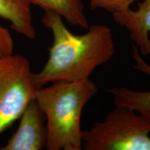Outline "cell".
<instances>
[{"instance_id": "obj_1", "label": "cell", "mask_w": 150, "mask_h": 150, "mask_svg": "<svg viewBox=\"0 0 150 150\" xmlns=\"http://www.w3.org/2000/svg\"><path fill=\"white\" fill-rule=\"evenodd\" d=\"M42 23L52 31L53 41L45 65L34 73L38 88L55 82L88 79L115 54L112 30L105 24H93L85 33L76 35L67 29L59 15L48 11H45Z\"/></svg>"}, {"instance_id": "obj_2", "label": "cell", "mask_w": 150, "mask_h": 150, "mask_svg": "<svg viewBox=\"0 0 150 150\" xmlns=\"http://www.w3.org/2000/svg\"><path fill=\"white\" fill-rule=\"evenodd\" d=\"M98 93L91 79L59 81L37 88L35 100L46 119L48 150H81L82 112Z\"/></svg>"}, {"instance_id": "obj_3", "label": "cell", "mask_w": 150, "mask_h": 150, "mask_svg": "<svg viewBox=\"0 0 150 150\" xmlns=\"http://www.w3.org/2000/svg\"><path fill=\"white\" fill-rule=\"evenodd\" d=\"M102 121L83 131L85 150H150V121L138 112L115 106Z\"/></svg>"}, {"instance_id": "obj_4", "label": "cell", "mask_w": 150, "mask_h": 150, "mask_svg": "<svg viewBox=\"0 0 150 150\" xmlns=\"http://www.w3.org/2000/svg\"><path fill=\"white\" fill-rule=\"evenodd\" d=\"M37 88L26 57L13 54L0 66V134L20 119Z\"/></svg>"}, {"instance_id": "obj_5", "label": "cell", "mask_w": 150, "mask_h": 150, "mask_svg": "<svg viewBox=\"0 0 150 150\" xmlns=\"http://www.w3.org/2000/svg\"><path fill=\"white\" fill-rule=\"evenodd\" d=\"M45 116L35 99L31 101L20 117L16 132L0 150H41L46 148L47 132Z\"/></svg>"}, {"instance_id": "obj_6", "label": "cell", "mask_w": 150, "mask_h": 150, "mask_svg": "<svg viewBox=\"0 0 150 150\" xmlns=\"http://www.w3.org/2000/svg\"><path fill=\"white\" fill-rule=\"evenodd\" d=\"M112 16L116 23L129 31L142 56L150 57V0L138 3L136 10L130 8Z\"/></svg>"}, {"instance_id": "obj_7", "label": "cell", "mask_w": 150, "mask_h": 150, "mask_svg": "<svg viewBox=\"0 0 150 150\" xmlns=\"http://www.w3.org/2000/svg\"><path fill=\"white\" fill-rule=\"evenodd\" d=\"M134 68L150 77V65L142 59L139 50L133 45ZM113 97L115 106H125L138 112L150 121V91H137L126 87H114L107 91Z\"/></svg>"}, {"instance_id": "obj_8", "label": "cell", "mask_w": 150, "mask_h": 150, "mask_svg": "<svg viewBox=\"0 0 150 150\" xmlns=\"http://www.w3.org/2000/svg\"><path fill=\"white\" fill-rule=\"evenodd\" d=\"M30 0H0V17L8 20L12 29L26 38L34 39Z\"/></svg>"}, {"instance_id": "obj_9", "label": "cell", "mask_w": 150, "mask_h": 150, "mask_svg": "<svg viewBox=\"0 0 150 150\" xmlns=\"http://www.w3.org/2000/svg\"><path fill=\"white\" fill-rule=\"evenodd\" d=\"M44 11H52L59 15L72 26L87 29L88 21L84 12L82 0H30Z\"/></svg>"}, {"instance_id": "obj_10", "label": "cell", "mask_w": 150, "mask_h": 150, "mask_svg": "<svg viewBox=\"0 0 150 150\" xmlns=\"http://www.w3.org/2000/svg\"><path fill=\"white\" fill-rule=\"evenodd\" d=\"M93 9H103L110 13L115 14L128 10L138 0H89Z\"/></svg>"}, {"instance_id": "obj_11", "label": "cell", "mask_w": 150, "mask_h": 150, "mask_svg": "<svg viewBox=\"0 0 150 150\" xmlns=\"http://www.w3.org/2000/svg\"><path fill=\"white\" fill-rule=\"evenodd\" d=\"M14 42L10 31L0 24V66L13 55Z\"/></svg>"}]
</instances>
